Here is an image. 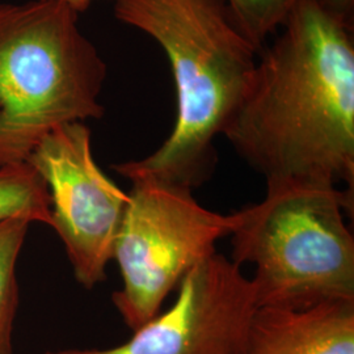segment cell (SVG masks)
Masks as SVG:
<instances>
[{"mask_svg":"<svg viewBox=\"0 0 354 354\" xmlns=\"http://www.w3.org/2000/svg\"><path fill=\"white\" fill-rule=\"evenodd\" d=\"M353 28L301 0L260 51L225 137L268 181L304 178L354 189Z\"/></svg>","mask_w":354,"mask_h":354,"instance_id":"1","label":"cell"},{"mask_svg":"<svg viewBox=\"0 0 354 354\" xmlns=\"http://www.w3.org/2000/svg\"><path fill=\"white\" fill-rule=\"evenodd\" d=\"M114 15L165 50L177 114L155 151L113 169L127 180L150 177L194 190L214 174L215 140L248 93L259 53L235 24L226 0H114Z\"/></svg>","mask_w":354,"mask_h":354,"instance_id":"2","label":"cell"},{"mask_svg":"<svg viewBox=\"0 0 354 354\" xmlns=\"http://www.w3.org/2000/svg\"><path fill=\"white\" fill-rule=\"evenodd\" d=\"M353 192L288 178L266 183L238 213L230 260L254 269L257 307L306 308L354 299V238L345 222Z\"/></svg>","mask_w":354,"mask_h":354,"instance_id":"3","label":"cell"},{"mask_svg":"<svg viewBox=\"0 0 354 354\" xmlns=\"http://www.w3.org/2000/svg\"><path fill=\"white\" fill-rule=\"evenodd\" d=\"M77 20L58 1L0 4V167L26 163L58 127L104 115L108 67Z\"/></svg>","mask_w":354,"mask_h":354,"instance_id":"4","label":"cell"},{"mask_svg":"<svg viewBox=\"0 0 354 354\" xmlns=\"http://www.w3.org/2000/svg\"><path fill=\"white\" fill-rule=\"evenodd\" d=\"M129 203L114 243L122 286L114 307L131 332L162 311L194 266L216 253L238 225V213L206 209L193 190L150 177L130 178Z\"/></svg>","mask_w":354,"mask_h":354,"instance_id":"5","label":"cell"},{"mask_svg":"<svg viewBox=\"0 0 354 354\" xmlns=\"http://www.w3.org/2000/svg\"><path fill=\"white\" fill-rule=\"evenodd\" d=\"M26 163L45 181L50 227L62 241L77 283L93 289L106 279L129 194L102 172L92 153L91 130L73 122L53 130Z\"/></svg>","mask_w":354,"mask_h":354,"instance_id":"6","label":"cell"},{"mask_svg":"<svg viewBox=\"0 0 354 354\" xmlns=\"http://www.w3.org/2000/svg\"><path fill=\"white\" fill-rule=\"evenodd\" d=\"M257 310L252 282L230 257L194 266L171 307L111 348H64L45 354H243Z\"/></svg>","mask_w":354,"mask_h":354,"instance_id":"7","label":"cell"},{"mask_svg":"<svg viewBox=\"0 0 354 354\" xmlns=\"http://www.w3.org/2000/svg\"><path fill=\"white\" fill-rule=\"evenodd\" d=\"M243 354H354V299L257 307Z\"/></svg>","mask_w":354,"mask_h":354,"instance_id":"8","label":"cell"},{"mask_svg":"<svg viewBox=\"0 0 354 354\" xmlns=\"http://www.w3.org/2000/svg\"><path fill=\"white\" fill-rule=\"evenodd\" d=\"M11 218H26L50 227L48 187L26 162L0 167V222Z\"/></svg>","mask_w":354,"mask_h":354,"instance_id":"9","label":"cell"},{"mask_svg":"<svg viewBox=\"0 0 354 354\" xmlns=\"http://www.w3.org/2000/svg\"><path fill=\"white\" fill-rule=\"evenodd\" d=\"M30 225L26 218L0 222V354H13V327L19 306L16 266Z\"/></svg>","mask_w":354,"mask_h":354,"instance_id":"10","label":"cell"},{"mask_svg":"<svg viewBox=\"0 0 354 354\" xmlns=\"http://www.w3.org/2000/svg\"><path fill=\"white\" fill-rule=\"evenodd\" d=\"M301 0H226L235 24L257 53L283 26Z\"/></svg>","mask_w":354,"mask_h":354,"instance_id":"11","label":"cell"},{"mask_svg":"<svg viewBox=\"0 0 354 354\" xmlns=\"http://www.w3.org/2000/svg\"><path fill=\"white\" fill-rule=\"evenodd\" d=\"M323 8L345 26L353 28L354 0H319Z\"/></svg>","mask_w":354,"mask_h":354,"instance_id":"12","label":"cell"},{"mask_svg":"<svg viewBox=\"0 0 354 354\" xmlns=\"http://www.w3.org/2000/svg\"><path fill=\"white\" fill-rule=\"evenodd\" d=\"M50 1L62 3V4L68 6L70 8H73L75 12L80 13L87 11L93 0H50Z\"/></svg>","mask_w":354,"mask_h":354,"instance_id":"13","label":"cell"}]
</instances>
